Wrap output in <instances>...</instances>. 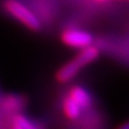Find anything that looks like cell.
<instances>
[{"mask_svg":"<svg viewBox=\"0 0 129 129\" xmlns=\"http://www.w3.org/2000/svg\"><path fill=\"white\" fill-rule=\"evenodd\" d=\"M99 54H100L99 48L94 45H89L85 48H82L81 52L73 59H71L70 61L64 63L58 70L56 78L61 83L69 82L79 73L83 67L95 61L99 57Z\"/></svg>","mask_w":129,"mask_h":129,"instance_id":"6da1fadb","label":"cell"},{"mask_svg":"<svg viewBox=\"0 0 129 129\" xmlns=\"http://www.w3.org/2000/svg\"><path fill=\"white\" fill-rule=\"evenodd\" d=\"M94 1H96V2H99V3H103V2H106L107 0H94Z\"/></svg>","mask_w":129,"mask_h":129,"instance_id":"9c48e42d","label":"cell"},{"mask_svg":"<svg viewBox=\"0 0 129 129\" xmlns=\"http://www.w3.org/2000/svg\"><path fill=\"white\" fill-rule=\"evenodd\" d=\"M23 104H24V101L21 97L7 96L2 100L1 107L7 112H14V111H18L23 107Z\"/></svg>","mask_w":129,"mask_h":129,"instance_id":"8992f818","label":"cell"},{"mask_svg":"<svg viewBox=\"0 0 129 129\" xmlns=\"http://www.w3.org/2000/svg\"><path fill=\"white\" fill-rule=\"evenodd\" d=\"M68 96L82 109H88L92 103L90 94L82 86H73L69 89Z\"/></svg>","mask_w":129,"mask_h":129,"instance_id":"277c9868","label":"cell"},{"mask_svg":"<svg viewBox=\"0 0 129 129\" xmlns=\"http://www.w3.org/2000/svg\"><path fill=\"white\" fill-rule=\"evenodd\" d=\"M12 129H21V128H18L17 126H16V125L13 124V126H12Z\"/></svg>","mask_w":129,"mask_h":129,"instance_id":"30bf717a","label":"cell"},{"mask_svg":"<svg viewBox=\"0 0 129 129\" xmlns=\"http://www.w3.org/2000/svg\"><path fill=\"white\" fill-rule=\"evenodd\" d=\"M62 110L68 118L70 119H76L80 117L82 109L72 100L69 96H66L62 100Z\"/></svg>","mask_w":129,"mask_h":129,"instance_id":"5b68a950","label":"cell"},{"mask_svg":"<svg viewBox=\"0 0 129 129\" xmlns=\"http://www.w3.org/2000/svg\"><path fill=\"white\" fill-rule=\"evenodd\" d=\"M61 40L66 45L74 48H85L89 45H92L94 37L90 32L79 29V28H67L62 31Z\"/></svg>","mask_w":129,"mask_h":129,"instance_id":"3957f363","label":"cell"},{"mask_svg":"<svg viewBox=\"0 0 129 129\" xmlns=\"http://www.w3.org/2000/svg\"><path fill=\"white\" fill-rule=\"evenodd\" d=\"M13 124L21 129H40L35 123L24 115H15L13 118Z\"/></svg>","mask_w":129,"mask_h":129,"instance_id":"52a82bcc","label":"cell"},{"mask_svg":"<svg viewBox=\"0 0 129 129\" xmlns=\"http://www.w3.org/2000/svg\"><path fill=\"white\" fill-rule=\"evenodd\" d=\"M117 129H129V126H128V123H124L123 125L117 127Z\"/></svg>","mask_w":129,"mask_h":129,"instance_id":"ba28073f","label":"cell"},{"mask_svg":"<svg viewBox=\"0 0 129 129\" xmlns=\"http://www.w3.org/2000/svg\"><path fill=\"white\" fill-rule=\"evenodd\" d=\"M2 9L6 13L12 16L28 29L32 31H39L41 29V22L37 14H35L27 6L18 0H5L2 2Z\"/></svg>","mask_w":129,"mask_h":129,"instance_id":"7a4b0ae2","label":"cell"}]
</instances>
